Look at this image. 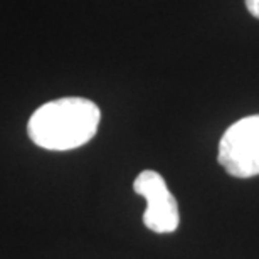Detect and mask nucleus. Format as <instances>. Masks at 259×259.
<instances>
[{
  "instance_id": "f257e3e1",
  "label": "nucleus",
  "mask_w": 259,
  "mask_h": 259,
  "mask_svg": "<svg viewBox=\"0 0 259 259\" xmlns=\"http://www.w3.org/2000/svg\"><path fill=\"white\" fill-rule=\"evenodd\" d=\"M101 111L86 98H61L39 106L27 125L30 140L40 148L64 152L82 147L95 137Z\"/></svg>"
},
{
  "instance_id": "f03ea898",
  "label": "nucleus",
  "mask_w": 259,
  "mask_h": 259,
  "mask_svg": "<svg viewBox=\"0 0 259 259\" xmlns=\"http://www.w3.org/2000/svg\"><path fill=\"white\" fill-rule=\"evenodd\" d=\"M217 160L232 177L259 175V115L241 118L226 130Z\"/></svg>"
},
{
  "instance_id": "7ed1b4c3",
  "label": "nucleus",
  "mask_w": 259,
  "mask_h": 259,
  "mask_svg": "<svg viewBox=\"0 0 259 259\" xmlns=\"http://www.w3.org/2000/svg\"><path fill=\"white\" fill-rule=\"evenodd\" d=\"M133 189L147 200L143 224L150 231L158 232V234H168L177 229L180 224L179 205L162 175L155 170H143L135 179Z\"/></svg>"
},
{
  "instance_id": "20e7f679",
  "label": "nucleus",
  "mask_w": 259,
  "mask_h": 259,
  "mask_svg": "<svg viewBox=\"0 0 259 259\" xmlns=\"http://www.w3.org/2000/svg\"><path fill=\"white\" fill-rule=\"evenodd\" d=\"M246 7L252 17L259 19V0H246Z\"/></svg>"
}]
</instances>
